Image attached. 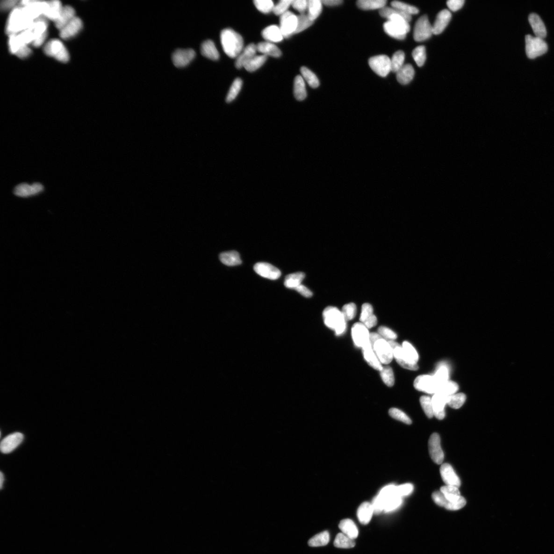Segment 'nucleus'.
Masks as SVG:
<instances>
[{"label": "nucleus", "instance_id": "28", "mask_svg": "<svg viewBox=\"0 0 554 554\" xmlns=\"http://www.w3.org/2000/svg\"><path fill=\"white\" fill-rule=\"evenodd\" d=\"M541 484L554 493V456L547 455L543 457L542 470L540 475Z\"/></svg>", "mask_w": 554, "mask_h": 554}, {"label": "nucleus", "instance_id": "34", "mask_svg": "<svg viewBox=\"0 0 554 554\" xmlns=\"http://www.w3.org/2000/svg\"><path fill=\"white\" fill-rule=\"evenodd\" d=\"M538 12L543 15H554V0H539L535 4Z\"/></svg>", "mask_w": 554, "mask_h": 554}, {"label": "nucleus", "instance_id": "10", "mask_svg": "<svg viewBox=\"0 0 554 554\" xmlns=\"http://www.w3.org/2000/svg\"><path fill=\"white\" fill-rule=\"evenodd\" d=\"M123 41V30L114 25L90 46L91 57L97 60L107 58L121 48Z\"/></svg>", "mask_w": 554, "mask_h": 554}, {"label": "nucleus", "instance_id": "13", "mask_svg": "<svg viewBox=\"0 0 554 554\" xmlns=\"http://www.w3.org/2000/svg\"><path fill=\"white\" fill-rule=\"evenodd\" d=\"M393 53L396 58L406 65H417L426 58L421 43L414 38L402 39L393 46Z\"/></svg>", "mask_w": 554, "mask_h": 554}, {"label": "nucleus", "instance_id": "9", "mask_svg": "<svg viewBox=\"0 0 554 554\" xmlns=\"http://www.w3.org/2000/svg\"><path fill=\"white\" fill-rule=\"evenodd\" d=\"M65 284V279L58 274H52L48 277L33 275L22 282L20 290L28 295L42 296L58 290Z\"/></svg>", "mask_w": 554, "mask_h": 554}, {"label": "nucleus", "instance_id": "8", "mask_svg": "<svg viewBox=\"0 0 554 554\" xmlns=\"http://www.w3.org/2000/svg\"><path fill=\"white\" fill-rule=\"evenodd\" d=\"M381 403L388 413L403 419H415L422 413L417 403L400 393L384 395Z\"/></svg>", "mask_w": 554, "mask_h": 554}, {"label": "nucleus", "instance_id": "2", "mask_svg": "<svg viewBox=\"0 0 554 554\" xmlns=\"http://www.w3.org/2000/svg\"><path fill=\"white\" fill-rule=\"evenodd\" d=\"M330 58L337 80L344 86H357L365 72V60L358 50L346 43L332 47Z\"/></svg>", "mask_w": 554, "mask_h": 554}, {"label": "nucleus", "instance_id": "4", "mask_svg": "<svg viewBox=\"0 0 554 554\" xmlns=\"http://www.w3.org/2000/svg\"><path fill=\"white\" fill-rule=\"evenodd\" d=\"M66 77L69 83L92 93L100 94L104 90V80L89 60L79 59L71 63L66 71Z\"/></svg>", "mask_w": 554, "mask_h": 554}, {"label": "nucleus", "instance_id": "30", "mask_svg": "<svg viewBox=\"0 0 554 554\" xmlns=\"http://www.w3.org/2000/svg\"><path fill=\"white\" fill-rule=\"evenodd\" d=\"M29 4V2L23 1V0L5 1L1 4V13L5 17H11L15 14L19 15L28 9Z\"/></svg>", "mask_w": 554, "mask_h": 554}, {"label": "nucleus", "instance_id": "25", "mask_svg": "<svg viewBox=\"0 0 554 554\" xmlns=\"http://www.w3.org/2000/svg\"><path fill=\"white\" fill-rule=\"evenodd\" d=\"M383 10L393 20H405L410 15V4L407 0H383L381 2Z\"/></svg>", "mask_w": 554, "mask_h": 554}, {"label": "nucleus", "instance_id": "7", "mask_svg": "<svg viewBox=\"0 0 554 554\" xmlns=\"http://www.w3.org/2000/svg\"><path fill=\"white\" fill-rule=\"evenodd\" d=\"M294 84V79L289 74H267L260 78L258 90L266 101L281 99Z\"/></svg>", "mask_w": 554, "mask_h": 554}, {"label": "nucleus", "instance_id": "26", "mask_svg": "<svg viewBox=\"0 0 554 554\" xmlns=\"http://www.w3.org/2000/svg\"><path fill=\"white\" fill-rule=\"evenodd\" d=\"M512 468L520 482L527 480L533 476L534 472V458L529 454L518 457L514 460Z\"/></svg>", "mask_w": 554, "mask_h": 554}, {"label": "nucleus", "instance_id": "16", "mask_svg": "<svg viewBox=\"0 0 554 554\" xmlns=\"http://www.w3.org/2000/svg\"><path fill=\"white\" fill-rule=\"evenodd\" d=\"M329 387L332 394L343 400L358 398L363 395L358 379L352 376L332 379Z\"/></svg>", "mask_w": 554, "mask_h": 554}, {"label": "nucleus", "instance_id": "22", "mask_svg": "<svg viewBox=\"0 0 554 554\" xmlns=\"http://www.w3.org/2000/svg\"><path fill=\"white\" fill-rule=\"evenodd\" d=\"M400 90L398 83H384L367 100V104L374 108L382 107L391 102Z\"/></svg>", "mask_w": 554, "mask_h": 554}, {"label": "nucleus", "instance_id": "36", "mask_svg": "<svg viewBox=\"0 0 554 554\" xmlns=\"http://www.w3.org/2000/svg\"><path fill=\"white\" fill-rule=\"evenodd\" d=\"M553 98H554V89H553Z\"/></svg>", "mask_w": 554, "mask_h": 554}, {"label": "nucleus", "instance_id": "3", "mask_svg": "<svg viewBox=\"0 0 554 554\" xmlns=\"http://www.w3.org/2000/svg\"><path fill=\"white\" fill-rule=\"evenodd\" d=\"M487 487L500 495L506 504L517 501L520 494V481L512 466L501 460L489 461L485 468Z\"/></svg>", "mask_w": 554, "mask_h": 554}, {"label": "nucleus", "instance_id": "23", "mask_svg": "<svg viewBox=\"0 0 554 554\" xmlns=\"http://www.w3.org/2000/svg\"><path fill=\"white\" fill-rule=\"evenodd\" d=\"M446 41L442 50L453 48L455 46L464 41L471 35V32L466 30L461 22L458 20L450 21L446 23Z\"/></svg>", "mask_w": 554, "mask_h": 554}, {"label": "nucleus", "instance_id": "27", "mask_svg": "<svg viewBox=\"0 0 554 554\" xmlns=\"http://www.w3.org/2000/svg\"><path fill=\"white\" fill-rule=\"evenodd\" d=\"M439 0H423L419 2L410 13L409 18L415 23H423L431 18V15L436 8Z\"/></svg>", "mask_w": 554, "mask_h": 554}, {"label": "nucleus", "instance_id": "33", "mask_svg": "<svg viewBox=\"0 0 554 554\" xmlns=\"http://www.w3.org/2000/svg\"><path fill=\"white\" fill-rule=\"evenodd\" d=\"M482 3L484 6L490 10H504L512 6L514 1L513 0H484Z\"/></svg>", "mask_w": 554, "mask_h": 554}, {"label": "nucleus", "instance_id": "1", "mask_svg": "<svg viewBox=\"0 0 554 554\" xmlns=\"http://www.w3.org/2000/svg\"><path fill=\"white\" fill-rule=\"evenodd\" d=\"M41 11L28 9L15 20L9 39V49L14 53L28 50L41 43L53 28Z\"/></svg>", "mask_w": 554, "mask_h": 554}, {"label": "nucleus", "instance_id": "6", "mask_svg": "<svg viewBox=\"0 0 554 554\" xmlns=\"http://www.w3.org/2000/svg\"><path fill=\"white\" fill-rule=\"evenodd\" d=\"M527 499L529 511L535 520L543 523L554 513L553 494L542 484L530 487Z\"/></svg>", "mask_w": 554, "mask_h": 554}, {"label": "nucleus", "instance_id": "14", "mask_svg": "<svg viewBox=\"0 0 554 554\" xmlns=\"http://www.w3.org/2000/svg\"><path fill=\"white\" fill-rule=\"evenodd\" d=\"M384 69L386 76L394 81L395 83L417 86L423 82L421 74L406 63H391Z\"/></svg>", "mask_w": 554, "mask_h": 554}, {"label": "nucleus", "instance_id": "11", "mask_svg": "<svg viewBox=\"0 0 554 554\" xmlns=\"http://www.w3.org/2000/svg\"><path fill=\"white\" fill-rule=\"evenodd\" d=\"M385 69L381 66H375L364 75L359 83L355 86L353 100L358 104L367 100L379 86L384 83Z\"/></svg>", "mask_w": 554, "mask_h": 554}, {"label": "nucleus", "instance_id": "31", "mask_svg": "<svg viewBox=\"0 0 554 554\" xmlns=\"http://www.w3.org/2000/svg\"><path fill=\"white\" fill-rule=\"evenodd\" d=\"M441 434L451 442H454L457 446L465 447L468 445L469 440L468 437L465 436L462 432L457 430L454 426L450 427L449 429L442 432Z\"/></svg>", "mask_w": 554, "mask_h": 554}, {"label": "nucleus", "instance_id": "35", "mask_svg": "<svg viewBox=\"0 0 554 554\" xmlns=\"http://www.w3.org/2000/svg\"><path fill=\"white\" fill-rule=\"evenodd\" d=\"M543 525L545 535L554 548V513L543 522Z\"/></svg>", "mask_w": 554, "mask_h": 554}, {"label": "nucleus", "instance_id": "24", "mask_svg": "<svg viewBox=\"0 0 554 554\" xmlns=\"http://www.w3.org/2000/svg\"><path fill=\"white\" fill-rule=\"evenodd\" d=\"M363 129V121L360 117H355L345 132L339 146V153L345 154L357 144Z\"/></svg>", "mask_w": 554, "mask_h": 554}, {"label": "nucleus", "instance_id": "12", "mask_svg": "<svg viewBox=\"0 0 554 554\" xmlns=\"http://www.w3.org/2000/svg\"><path fill=\"white\" fill-rule=\"evenodd\" d=\"M114 25L113 15L108 11L95 10L88 27L82 33L84 41L90 46Z\"/></svg>", "mask_w": 554, "mask_h": 554}, {"label": "nucleus", "instance_id": "18", "mask_svg": "<svg viewBox=\"0 0 554 554\" xmlns=\"http://www.w3.org/2000/svg\"><path fill=\"white\" fill-rule=\"evenodd\" d=\"M440 140L443 148L447 151H454L461 144L458 125L453 114H447L442 118Z\"/></svg>", "mask_w": 554, "mask_h": 554}, {"label": "nucleus", "instance_id": "32", "mask_svg": "<svg viewBox=\"0 0 554 554\" xmlns=\"http://www.w3.org/2000/svg\"><path fill=\"white\" fill-rule=\"evenodd\" d=\"M46 81L47 76L43 68H37L32 71L23 83L29 87H39L42 86Z\"/></svg>", "mask_w": 554, "mask_h": 554}, {"label": "nucleus", "instance_id": "29", "mask_svg": "<svg viewBox=\"0 0 554 554\" xmlns=\"http://www.w3.org/2000/svg\"><path fill=\"white\" fill-rule=\"evenodd\" d=\"M440 12L445 15L450 21L457 20L461 14V1L460 0H441L438 5Z\"/></svg>", "mask_w": 554, "mask_h": 554}, {"label": "nucleus", "instance_id": "17", "mask_svg": "<svg viewBox=\"0 0 554 554\" xmlns=\"http://www.w3.org/2000/svg\"><path fill=\"white\" fill-rule=\"evenodd\" d=\"M302 78L305 84L316 90H326L329 87L328 78L318 60H313L304 63Z\"/></svg>", "mask_w": 554, "mask_h": 554}, {"label": "nucleus", "instance_id": "21", "mask_svg": "<svg viewBox=\"0 0 554 554\" xmlns=\"http://www.w3.org/2000/svg\"><path fill=\"white\" fill-rule=\"evenodd\" d=\"M453 115L461 123L464 128L473 133L479 129V121L473 111L459 100H454L450 104Z\"/></svg>", "mask_w": 554, "mask_h": 554}, {"label": "nucleus", "instance_id": "5", "mask_svg": "<svg viewBox=\"0 0 554 554\" xmlns=\"http://www.w3.org/2000/svg\"><path fill=\"white\" fill-rule=\"evenodd\" d=\"M446 25L436 18L431 17L421 25L419 43L426 57L432 58L442 50L446 41Z\"/></svg>", "mask_w": 554, "mask_h": 554}, {"label": "nucleus", "instance_id": "15", "mask_svg": "<svg viewBox=\"0 0 554 554\" xmlns=\"http://www.w3.org/2000/svg\"><path fill=\"white\" fill-rule=\"evenodd\" d=\"M72 11L65 25L71 29L83 32L88 27L95 10L92 4L86 0L71 2Z\"/></svg>", "mask_w": 554, "mask_h": 554}, {"label": "nucleus", "instance_id": "20", "mask_svg": "<svg viewBox=\"0 0 554 554\" xmlns=\"http://www.w3.org/2000/svg\"><path fill=\"white\" fill-rule=\"evenodd\" d=\"M461 23L471 32L476 27L484 15V4L480 0H463L461 1Z\"/></svg>", "mask_w": 554, "mask_h": 554}, {"label": "nucleus", "instance_id": "19", "mask_svg": "<svg viewBox=\"0 0 554 554\" xmlns=\"http://www.w3.org/2000/svg\"><path fill=\"white\" fill-rule=\"evenodd\" d=\"M457 414V410L454 408L434 411L427 418L426 428L432 433L441 434L453 426Z\"/></svg>", "mask_w": 554, "mask_h": 554}]
</instances>
